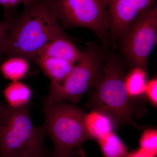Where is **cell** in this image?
Listing matches in <instances>:
<instances>
[{
	"mask_svg": "<svg viewBox=\"0 0 157 157\" xmlns=\"http://www.w3.org/2000/svg\"><path fill=\"white\" fill-rule=\"evenodd\" d=\"M127 69L123 59L114 48H107L103 70L99 80L87 93L85 106L90 110H98L112 119L116 129L129 126L142 129L135 119L141 117L145 109L137 107V102L129 98L125 88Z\"/></svg>",
	"mask_w": 157,
	"mask_h": 157,
	"instance_id": "cell-1",
	"label": "cell"
},
{
	"mask_svg": "<svg viewBox=\"0 0 157 157\" xmlns=\"http://www.w3.org/2000/svg\"><path fill=\"white\" fill-rule=\"evenodd\" d=\"M24 7L19 16L11 20L7 58L21 57L34 62L47 43L58 39H73L55 17L47 0H35Z\"/></svg>",
	"mask_w": 157,
	"mask_h": 157,
	"instance_id": "cell-2",
	"label": "cell"
},
{
	"mask_svg": "<svg viewBox=\"0 0 157 157\" xmlns=\"http://www.w3.org/2000/svg\"><path fill=\"white\" fill-rule=\"evenodd\" d=\"M45 122L42 126L53 144L50 157H85L83 145L90 139L85 128V112L70 102L44 107Z\"/></svg>",
	"mask_w": 157,
	"mask_h": 157,
	"instance_id": "cell-3",
	"label": "cell"
},
{
	"mask_svg": "<svg viewBox=\"0 0 157 157\" xmlns=\"http://www.w3.org/2000/svg\"><path fill=\"white\" fill-rule=\"evenodd\" d=\"M107 48L89 42L83 49V56L74 65L61 83L51 82L49 93L42 100L44 107L67 102L76 104L85 94L95 86L104 67Z\"/></svg>",
	"mask_w": 157,
	"mask_h": 157,
	"instance_id": "cell-4",
	"label": "cell"
},
{
	"mask_svg": "<svg viewBox=\"0 0 157 157\" xmlns=\"http://www.w3.org/2000/svg\"><path fill=\"white\" fill-rule=\"evenodd\" d=\"M62 27L93 32L104 48L110 47L107 0H47Z\"/></svg>",
	"mask_w": 157,
	"mask_h": 157,
	"instance_id": "cell-5",
	"label": "cell"
},
{
	"mask_svg": "<svg viewBox=\"0 0 157 157\" xmlns=\"http://www.w3.org/2000/svg\"><path fill=\"white\" fill-rule=\"evenodd\" d=\"M42 127L34 125L29 107L15 109L0 102V157H16L44 144Z\"/></svg>",
	"mask_w": 157,
	"mask_h": 157,
	"instance_id": "cell-6",
	"label": "cell"
},
{
	"mask_svg": "<svg viewBox=\"0 0 157 157\" xmlns=\"http://www.w3.org/2000/svg\"><path fill=\"white\" fill-rule=\"evenodd\" d=\"M157 43V6L141 13L127 26L114 49L127 68L139 67L147 70L148 59Z\"/></svg>",
	"mask_w": 157,
	"mask_h": 157,
	"instance_id": "cell-7",
	"label": "cell"
},
{
	"mask_svg": "<svg viewBox=\"0 0 157 157\" xmlns=\"http://www.w3.org/2000/svg\"><path fill=\"white\" fill-rule=\"evenodd\" d=\"M110 47L114 48L122 32L144 11L156 6V0H107Z\"/></svg>",
	"mask_w": 157,
	"mask_h": 157,
	"instance_id": "cell-8",
	"label": "cell"
},
{
	"mask_svg": "<svg viewBox=\"0 0 157 157\" xmlns=\"http://www.w3.org/2000/svg\"><path fill=\"white\" fill-rule=\"evenodd\" d=\"M41 56L61 59L75 64L83 57V52L73 44V39H60L47 43L39 52L36 59Z\"/></svg>",
	"mask_w": 157,
	"mask_h": 157,
	"instance_id": "cell-9",
	"label": "cell"
},
{
	"mask_svg": "<svg viewBox=\"0 0 157 157\" xmlns=\"http://www.w3.org/2000/svg\"><path fill=\"white\" fill-rule=\"evenodd\" d=\"M84 124L90 139L96 141L116 130L112 119L106 113L98 110L92 109L89 113H85Z\"/></svg>",
	"mask_w": 157,
	"mask_h": 157,
	"instance_id": "cell-10",
	"label": "cell"
},
{
	"mask_svg": "<svg viewBox=\"0 0 157 157\" xmlns=\"http://www.w3.org/2000/svg\"><path fill=\"white\" fill-rule=\"evenodd\" d=\"M34 62L49 78L51 82L53 83L63 81L75 65L65 60L47 56L37 57Z\"/></svg>",
	"mask_w": 157,
	"mask_h": 157,
	"instance_id": "cell-11",
	"label": "cell"
},
{
	"mask_svg": "<svg viewBox=\"0 0 157 157\" xmlns=\"http://www.w3.org/2000/svg\"><path fill=\"white\" fill-rule=\"evenodd\" d=\"M3 96L9 107L22 109L30 107L33 92L29 86L20 81L11 82L4 89Z\"/></svg>",
	"mask_w": 157,
	"mask_h": 157,
	"instance_id": "cell-12",
	"label": "cell"
},
{
	"mask_svg": "<svg viewBox=\"0 0 157 157\" xmlns=\"http://www.w3.org/2000/svg\"><path fill=\"white\" fill-rule=\"evenodd\" d=\"M148 80L147 70L139 67L129 68L124 80L125 88L129 98L133 101L142 100Z\"/></svg>",
	"mask_w": 157,
	"mask_h": 157,
	"instance_id": "cell-13",
	"label": "cell"
},
{
	"mask_svg": "<svg viewBox=\"0 0 157 157\" xmlns=\"http://www.w3.org/2000/svg\"><path fill=\"white\" fill-rule=\"evenodd\" d=\"M29 60L19 56L7 58L0 64V71L4 78L11 82L25 78L29 69Z\"/></svg>",
	"mask_w": 157,
	"mask_h": 157,
	"instance_id": "cell-14",
	"label": "cell"
},
{
	"mask_svg": "<svg viewBox=\"0 0 157 157\" xmlns=\"http://www.w3.org/2000/svg\"><path fill=\"white\" fill-rule=\"evenodd\" d=\"M97 141L102 157H126L128 147L115 132L107 134Z\"/></svg>",
	"mask_w": 157,
	"mask_h": 157,
	"instance_id": "cell-15",
	"label": "cell"
},
{
	"mask_svg": "<svg viewBox=\"0 0 157 157\" xmlns=\"http://www.w3.org/2000/svg\"><path fill=\"white\" fill-rule=\"evenodd\" d=\"M139 148L153 157L157 155V130L144 129L139 140Z\"/></svg>",
	"mask_w": 157,
	"mask_h": 157,
	"instance_id": "cell-16",
	"label": "cell"
},
{
	"mask_svg": "<svg viewBox=\"0 0 157 157\" xmlns=\"http://www.w3.org/2000/svg\"><path fill=\"white\" fill-rule=\"evenodd\" d=\"M12 19L8 15L5 20L0 21V64L8 48L9 28Z\"/></svg>",
	"mask_w": 157,
	"mask_h": 157,
	"instance_id": "cell-17",
	"label": "cell"
},
{
	"mask_svg": "<svg viewBox=\"0 0 157 157\" xmlns=\"http://www.w3.org/2000/svg\"><path fill=\"white\" fill-rule=\"evenodd\" d=\"M144 98L153 107L157 106V78L153 77L147 80L144 93Z\"/></svg>",
	"mask_w": 157,
	"mask_h": 157,
	"instance_id": "cell-18",
	"label": "cell"
},
{
	"mask_svg": "<svg viewBox=\"0 0 157 157\" xmlns=\"http://www.w3.org/2000/svg\"><path fill=\"white\" fill-rule=\"evenodd\" d=\"M16 157H48V154L44 144H42L33 147Z\"/></svg>",
	"mask_w": 157,
	"mask_h": 157,
	"instance_id": "cell-19",
	"label": "cell"
},
{
	"mask_svg": "<svg viewBox=\"0 0 157 157\" xmlns=\"http://www.w3.org/2000/svg\"><path fill=\"white\" fill-rule=\"evenodd\" d=\"M35 0H0V5L6 9H12L17 5L22 4L24 6L33 2Z\"/></svg>",
	"mask_w": 157,
	"mask_h": 157,
	"instance_id": "cell-20",
	"label": "cell"
},
{
	"mask_svg": "<svg viewBox=\"0 0 157 157\" xmlns=\"http://www.w3.org/2000/svg\"><path fill=\"white\" fill-rule=\"evenodd\" d=\"M126 157H153L139 148L128 152Z\"/></svg>",
	"mask_w": 157,
	"mask_h": 157,
	"instance_id": "cell-21",
	"label": "cell"
}]
</instances>
